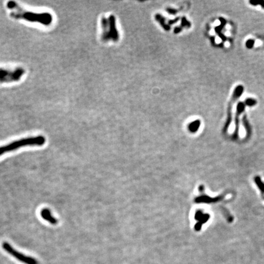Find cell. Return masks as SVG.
<instances>
[{
    "mask_svg": "<svg viewBox=\"0 0 264 264\" xmlns=\"http://www.w3.org/2000/svg\"><path fill=\"white\" fill-rule=\"evenodd\" d=\"M7 8L12 12L10 16L15 19L24 20L32 23H39L45 26H49L53 22V16L48 12L36 13L23 9L14 2L10 1L7 3Z\"/></svg>",
    "mask_w": 264,
    "mask_h": 264,
    "instance_id": "6da1fadb",
    "label": "cell"
},
{
    "mask_svg": "<svg viewBox=\"0 0 264 264\" xmlns=\"http://www.w3.org/2000/svg\"><path fill=\"white\" fill-rule=\"evenodd\" d=\"M46 142V139L43 136H37L35 137H30L27 138H23L19 140L15 141L6 146H0V155L5 153L17 150L20 148L25 146H43Z\"/></svg>",
    "mask_w": 264,
    "mask_h": 264,
    "instance_id": "7a4b0ae2",
    "label": "cell"
},
{
    "mask_svg": "<svg viewBox=\"0 0 264 264\" xmlns=\"http://www.w3.org/2000/svg\"><path fill=\"white\" fill-rule=\"evenodd\" d=\"M101 26L102 29V39L103 41L110 40L117 41L119 39L118 32L116 27V20L113 16H110L108 19L102 17L101 20Z\"/></svg>",
    "mask_w": 264,
    "mask_h": 264,
    "instance_id": "3957f363",
    "label": "cell"
},
{
    "mask_svg": "<svg viewBox=\"0 0 264 264\" xmlns=\"http://www.w3.org/2000/svg\"><path fill=\"white\" fill-rule=\"evenodd\" d=\"M25 73V69L22 68H18L13 71L0 68V83L19 82L21 80Z\"/></svg>",
    "mask_w": 264,
    "mask_h": 264,
    "instance_id": "277c9868",
    "label": "cell"
},
{
    "mask_svg": "<svg viewBox=\"0 0 264 264\" xmlns=\"http://www.w3.org/2000/svg\"><path fill=\"white\" fill-rule=\"evenodd\" d=\"M243 90H244L243 86L242 85H238L235 88V89L234 91V92L232 94V96L231 97V99L229 102L228 108L227 119H226L225 125H224V128H223V133L224 134H226L228 132V129L229 128V126L231 124V122L232 120V106H233V105L234 104V103H235L237 100L240 97H241V96L242 95V94L243 92Z\"/></svg>",
    "mask_w": 264,
    "mask_h": 264,
    "instance_id": "5b68a950",
    "label": "cell"
},
{
    "mask_svg": "<svg viewBox=\"0 0 264 264\" xmlns=\"http://www.w3.org/2000/svg\"><path fill=\"white\" fill-rule=\"evenodd\" d=\"M2 247L8 253L23 263L26 264H39L38 261L36 259L30 256H27L17 251L7 242H4L2 245Z\"/></svg>",
    "mask_w": 264,
    "mask_h": 264,
    "instance_id": "8992f818",
    "label": "cell"
},
{
    "mask_svg": "<svg viewBox=\"0 0 264 264\" xmlns=\"http://www.w3.org/2000/svg\"><path fill=\"white\" fill-rule=\"evenodd\" d=\"M245 104L243 102H239L237 105L236 112L235 114V129L232 136L234 140H237L238 138V133L240 130V117L241 113L245 109Z\"/></svg>",
    "mask_w": 264,
    "mask_h": 264,
    "instance_id": "52a82bcc",
    "label": "cell"
},
{
    "mask_svg": "<svg viewBox=\"0 0 264 264\" xmlns=\"http://www.w3.org/2000/svg\"><path fill=\"white\" fill-rule=\"evenodd\" d=\"M40 215L43 220L52 224L54 225L57 223V220L52 216L51 211L48 209H43L40 212Z\"/></svg>",
    "mask_w": 264,
    "mask_h": 264,
    "instance_id": "ba28073f",
    "label": "cell"
},
{
    "mask_svg": "<svg viewBox=\"0 0 264 264\" xmlns=\"http://www.w3.org/2000/svg\"><path fill=\"white\" fill-rule=\"evenodd\" d=\"M242 123L246 130V138L244 140V141H247L250 139L252 134V131H251V127L247 119V117L246 114H245L242 117Z\"/></svg>",
    "mask_w": 264,
    "mask_h": 264,
    "instance_id": "9c48e42d",
    "label": "cell"
},
{
    "mask_svg": "<svg viewBox=\"0 0 264 264\" xmlns=\"http://www.w3.org/2000/svg\"><path fill=\"white\" fill-rule=\"evenodd\" d=\"M254 182L256 184L257 188L259 189L261 193L263 195L264 194V183L262 180L261 178L259 176H255L254 178Z\"/></svg>",
    "mask_w": 264,
    "mask_h": 264,
    "instance_id": "30bf717a",
    "label": "cell"
},
{
    "mask_svg": "<svg viewBox=\"0 0 264 264\" xmlns=\"http://www.w3.org/2000/svg\"><path fill=\"white\" fill-rule=\"evenodd\" d=\"M246 106H252L256 105L257 103V101L252 98H248L246 99L245 102H244Z\"/></svg>",
    "mask_w": 264,
    "mask_h": 264,
    "instance_id": "8fae6325",
    "label": "cell"
},
{
    "mask_svg": "<svg viewBox=\"0 0 264 264\" xmlns=\"http://www.w3.org/2000/svg\"><path fill=\"white\" fill-rule=\"evenodd\" d=\"M254 43V40H252V39H250V40H248L246 42V47H247L248 48H251L252 47Z\"/></svg>",
    "mask_w": 264,
    "mask_h": 264,
    "instance_id": "7c38bea8",
    "label": "cell"
},
{
    "mask_svg": "<svg viewBox=\"0 0 264 264\" xmlns=\"http://www.w3.org/2000/svg\"><path fill=\"white\" fill-rule=\"evenodd\" d=\"M263 200H264V196H263Z\"/></svg>",
    "mask_w": 264,
    "mask_h": 264,
    "instance_id": "4fadbf2b",
    "label": "cell"
}]
</instances>
